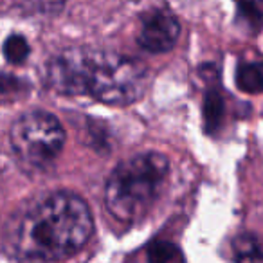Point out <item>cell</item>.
<instances>
[{
	"label": "cell",
	"instance_id": "cell-4",
	"mask_svg": "<svg viewBox=\"0 0 263 263\" xmlns=\"http://www.w3.org/2000/svg\"><path fill=\"white\" fill-rule=\"evenodd\" d=\"M11 148L16 159L29 170H45L56 161L65 144V130L52 114L34 110L13 123Z\"/></svg>",
	"mask_w": 263,
	"mask_h": 263
},
{
	"label": "cell",
	"instance_id": "cell-6",
	"mask_svg": "<svg viewBox=\"0 0 263 263\" xmlns=\"http://www.w3.org/2000/svg\"><path fill=\"white\" fill-rule=\"evenodd\" d=\"M236 85L240 90L249 94H261L263 92V62L243 63L236 72Z\"/></svg>",
	"mask_w": 263,
	"mask_h": 263
},
{
	"label": "cell",
	"instance_id": "cell-7",
	"mask_svg": "<svg viewBox=\"0 0 263 263\" xmlns=\"http://www.w3.org/2000/svg\"><path fill=\"white\" fill-rule=\"evenodd\" d=\"M233 249L238 263H263V245L252 236H240Z\"/></svg>",
	"mask_w": 263,
	"mask_h": 263
},
{
	"label": "cell",
	"instance_id": "cell-11",
	"mask_svg": "<svg viewBox=\"0 0 263 263\" xmlns=\"http://www.w3.org/2000/svg\"><path fill=\"white\" fill-rule=\"evenodd\" d=\"M4 56L11 63H22L29 56V44L20 34H13L4 44Z\"/></svg>",
	"mask_w": 263,
	"mask_h": 263
},
{
	"label": "cell",
	"instance_id": "cell-10",
	"mask_svg": "<svg viewBox=\"0 0 263 263\" xmlns=\"http://www.w3.org/2000/svg\"><path fill=\"white\" fill-rule=\"evenodd\" d=\"M148 263H184L182 254L173 243L157 241L148 249Z\"/></svg>",
	"mask_w": 263,
	"mask_h": 263
},
{
	"label": "cell",
	"instance_id": "cell-2",
	"mask_svg": "<svg viewBox=\"0 0 263 263\" xmlns=\"http://www.w3.org/2000/svg\"><path fill=\"white\" fill-rule=\"evenodd\" d=\"M94 231L87 202L78 195L54 193L34 204L20 218L15 249L29 259H60L80 251Z\"/></svg>",
	"mask_w": 263,
	"mask_h": 263
},
{
	"label": "cell",
	"instance_id": "cell-9",
	"mask_svg": "<svg viewBox=\"0 0 263 263\" xmlns=\"http://www.w3.org/2000/svg\"><path fill=\"white\" fill-rule=\"evenodd\" d=\"M223 117V99L216 90H209L204 99V121L209 132H215L220 126Z\"/></svg>",
	"mask_w": 263,
	"mask_h": 263
},
{
	"label": "cell",
	"instance_id": "cell-5",
	"mask_svg": "<svg viewBox=\"0 0 263 263\" xmlns=\"http://www.w3.org/2000/svg\"><path fill=\"white\" fill-rule=\"evenodd\" d=\"M180 36V26L177 18L166 9H155L141 20L137 40L143 49L150 52H168Z\"/></svg>",
	"mask_w": 263,
	"mask_h": 263
},
{
	"label": "cell",
	"instance_id": "cell-3",
	"mask_svg": "<svg viewBox=\"0 0 263 263\" xmlns=\"http://www.w3.org/2000/svg\"><path fill=\"white\" fill-rule=\"evenodd\" d=\"M170 175L168 157L144 152L123 161L106 182L105 204L121 222H136L148 215Z\"/></svg>",
	"mask_w": 263,
	"mask_h": 263
},
{
	"label": "cell",
	"instance_id": "cell-8",
	"mask_svg": "<svg viewBox=\"0 0 263 263\" xmlns=\"http://www.w3.org/2000/svg\"><path fill=\"white\" fill-rule=\"evenodd\" d=\"M238 16L251 31L263 26V0H238Z\"/></svg>",
	"mask_w": 263,
	"mask_h": 263
},
{
	"label": "cell",
	"instance_id": "cell-1",
	"mask_svg": "<svg viewBox=\"0 0 263 263\" xmlns=\"http://www.w3.org/2000/svg\"><path fill=\"white\" fill-rule=\"evenodd\" d=\"M45 83L65 96H88L106 105H130L144 94L146 69L117 52L67 49L45 69Z\"/></svg>",
	"mask_w": 263,
	"mask_h": 263
}]
</instances>
